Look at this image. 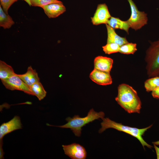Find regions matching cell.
I'll list each match as a JSON object with an SVG mask.
<instances>
[{
  "label": "cell",
  "mask_w": 159,
  "mask_h": 159,
  "mask_svg": "<svg viewBox=\"0 0 159 159\" xmlns=\"http://www.w3.org/2000/svg\"><path fill=\"white\" fill-rule=\"evenodd\" d=\"M94 69L109 72L112 67L113 59L109 57L98 56L94 60Z\"/></svg>",
  "instance_id": "obj_12"
},
{
  "label": "cell",
  "mask_w": 159,
  "mask_h": 159,
  "mask_svg": "<svg viewBox=\"0 0 159 159\" xmlns=\"http://www.w3.org/2000/svg\"><path fill=\"white\" fill-rule=\"evenodd\" d=\"M42 8L49 18H55L66 11V9L62 2L52 3L43 7Z\"/></svg>",
  "instance_id": "obj_11"
},
{
  "label": "cell",
  "mask_w": 159,
  "mask_h": 159,
  "mask_svg": "<svg viewBox=\"0 0 159 159\" xmlns=\"http://www.w3.org/2000/svg\"><path fill=\"white\" fill-rule=\"evenodd\" d=\"M12 67L4 62L0 61V78L5 80L16 75Z\"/></svg>",
  "instance_id": "obj_16"
},
{
  "label": "cell",
  "mask_w": 159,
  "mask_h": 159,
  "mask_svg": "<svg viewBox=\"0 0 159 159\" xmlns=\"http://www.w3.org/2000/svg\"><path fill=\"white\" fill-rule=\"evenodd\" d=\"M65 154L72 159H85L87 152L82 145L76 143L67 145H62Z\"/></svg>",
  "instance_id": "obj_7"
},
{
  "label": "cell",
  "mask_w": 159,
  "mask_h": 159,
  "mask_svg": "<svg viewBox=\"0 0 159 159\" xmlns=\"http://www.w3.org/2000/svg\"><path fill=\"white\" fill-rule=\"evenodd\" d=\"M130 5L131 14L127 21L130 27L137 30L146 24L148 19L147 14L144 11H139L132 0H127Z\"/></svg>",
  "instance_id": "obj_5"
},
{
  "label": "cell",
  "mask_w": 159,
  "mask_h": 159,
  "mask_svg": "<svg viewBox=\"0 0 159 159\" xmlns=\"http://www.w3.org/2000/svg\"><path fill=\"white\" fill-rule=\"evenodd\" d=\"M105 115L103 112L101 111L97 112L95 111L93 109H92L85 117H81L79 115H75L72 118L69 117L67 118L66 120L67 122L64 125L54 126L48 124H47V125L61 128H70L76 136L80 137L81 134L82 127L96 120L103 119Z\"/></svg>",
  "instance_id": "obj_2"
},
{
  "label": "cell",
  "mask_w": 159,
  "mask_h": 159,
  "mask_svg": "<svg viewBox=\"0 0 159 159\" xmlns=\"http://www.w3.org/2000/svg\"><path fill=\"white\" fill-rule=\"evenodd\" d=\"M154 148L156 151L157 159H159V148L155 145H153Z\"/></svg>",
  "instance_id": "obj_26"
},
{
  "label": "cell",
  "mask_w": 159,
  "mask_h": 159,
  "mask_svg": "<svg viewBox=\"0 0 159 159\" xmlns=\"http://www.w3.org/2000/svg\"><path fill=\"white\" fill-rule=\"evenodd\" d=\"M4 85L7 89L11 90H19L28 94L34 95L30 87L25 83L17 75L1 80Z\"/></svg>",
  "instance_id": "obj_6"
},
{
  "label": "cell",
  "mask_w": 159,
  "mask_h": 159,
  "mask_svg": "<svg viewBox=\"0 0 159 159\" xmlns=\"http://www.w3.org/2000/svg\"><path fill=\"white\" fill-rule=\"evenodd\" d=\"M30 87L34 95L36 96L39 100H42L46 96L47 92L40 81L32 85Z\"/></svg>",
  "instance_id": "obj_18"
},
{
  "label": "cell",
  "mask_w": 159,
  "mask_h": 159,
  "mask_svg": "<svg viewBox=\"0 0 159 159\" xmlns=\"http://www.w3.org/2000/svg\"><path fill=\"white\" fill-rule=\"evenodd\" d=\"M0 5V26L4 29H9L14 24L11 17L6 14Z\"/></svg>",
  "instance_id": "obj_17"
},
{
  "label": "cell",
  "mask_w": 159,
  "mask_h": 159,
  "mask_svg": "<svg viewBox=\"0 0 159 159\" xmlns=\"http://www.w3.org/2000/svg\"><path fill=\"white\" fill-rule=\"evenodd\" d=\"M107 24L114 29H120L124 30L128 34V30L130 26L127 21H123L118 18L111 16L108 20Z\"/></svg>",
  "instance_id": "obj_15"
},
{
  "label": "cell",
  "mask_w": 159,
  "mask_h": 159,
  "mask_svg": "<svg viewBox=\"0 0 159 159\" xmlns=\"http://www.w3.org/2000/svg\"><path fill=\"white\" fill-rule=\"evenodd\" d=\"M3 144V141H0V159H2L4 158V153L2 148V145Z\"/></svg>",
  "instance_id": "obj_25"
},
{
  "label": "cell",
  "mask_w": 159,
  "mask_h": 159,
  "mask_svg": "<svg viewBox=\"0 0 159 159\" xmlns=\"http://www.w3.org/2000/svg\"><path fill=\"white\" fill-rule=\"evenodd\" d=\"M115 100L125 111L129 113H139L141 102L136 91L128 85L123 83L118 87Z\"/></svg>",
  "instance_id": "obj_1"
},
{
  "label": "cell",
  "mask_w": 159,
  "mask_h": 159,
  "mask_svg": "<svg viewBox=\"0 0 159 159\" xmlns=\"http://www.w3.org/2000/svg\"><path fill=\"white\" fill-rule=\"evenodd\" d=\"M106 26L107 34V43H115L121 46L128 42L125 37L119 36L114 29L107 24H106Z\"/></svg>",
  "instance_id": "obj_14"
},
{
  "label": "cell",
  "mask_w": 159,
  "mask_h": 159,
  "mask_svg": "<svg viewBox=\"0 0 159 159\" xmlns=\"http://www.w3.org/2000/svg\"><path fill=\"white\" fill-rule=\"evenodd\" d=\"M18 0H0L1 4L4 11L8 14V10L11 6Z\"/></svg>",
  "instance_id": "obj_23"
},
{
  "label": "cell",
  "mask_w": 159,
  "mask_h": 159,
  "mask_svg": "<svg viewBox=\"0 0 159 159\" xmlns=\"http://www.w3.org/2000/svg\"><path fill=\"white\" fill-rule=\"evenodd\" d=\"M159 87V76L150 77L145 82L144 87L147 92H152Z\"/></svg>",
  "instance_id": "obj_19"
},
{
  "label": "cell",
  "mask_w": 159,
  "mask_h": 159,
  "mask_svg": "<svg viewBox=\"0 0 159 159\" xmlns=\"http://www.w3.org/2000/svg\"><path fill=\"white\" fill-rule=\"evenodd\" d=\"M111 17L107 5L105 3L100 4L93 16L91 18V22L94 25L106 24Z\"/></svg>",
  "instance_id": "obj_8"
},
{
  "label": "cell",
  "mask_w": 159,
  "mask_h": 159,
  "mask_svg": "<svg viewBox=\"0 0 159 159\" xmlns=\"http://www.w3.org/2000/svg\"><path fill=\"white\" fill-rule=\"evenodd\" d=\"M90 77L93 82L100 85H106L112 83V79L110 73L95 69L90 73Z\"/></svg>",
  "instance_id": "obj_10"
},
{
  "label": "cell",
  "mask_w": 159,
  "mask_h": 159,
  "mask_svg": "<svg viewBox=\"0 0 159 159\" xmlns=\"http://www.w3.org/2000/svg\"><path fill=\"white\" fill-rule=\"evenodd\" d=\"M120 46L115 43H107L102 47L103 50L106 54H110L119 52Z\"/></svg>",
  "instance_id": "obj_21"
},
{
  "label": "cell",
  "mask_w": 159,
  "mask_h": 159,
  "mask_svg": "<svg viewBox=\"0 0 159 159\" xmlns=\"http://www.w3.org/2000/svg\"><path fill=\"white\" fill-rule=\"evenodd\" d=\"M149 77L159 75V39L152 42L146 51L145 58Z\"/></svg>",
  "instance_id": "obj_4"
},
{
  "label": "cell",
  "mask_w": 159,
  "mask_h": 159,
  "mask_svg": "<svg viewBox=\"0 0 159 159\" xmlns=\"http://www.w3.org/2000/svg\"><path fill=\"white\" fill-rule=\"evenodd\" d=\"M151 94L154 98L159 99V87L152 91Z\"/></svg>",
  "instance_id": "obj_24"
},
{
  "label": "cell",
  "mask_w": 159,
  "mask_h": 159,
  "mask_svg": "<svg viewBox=\"0 0 159 159\" xmlns=\"http://www.w3.org/2000/svg\"><path fill=\"white\" fill-rule=\"evenodd\" d=\"M137 50L136 44L128 42L120 47L119 52L124 54H133Z\"/></svg>",
  "instance_id": "obj_20"
},
{
  "label": "cell",
  "mask_w": 159,
  "mask_h": 159,
  "mask_svg": "<svg viewBox=\"0 0 159 159\" xmlns=\"http://www.w3.org/2000/svg\"><path fill=\"white\" fill-rule=\"evenodd\" d=\"M17 75L29 87L34 84L39 82V78L37 73L31 66L28 67L27 72L25 73Z\"/></svg>",
  "instance_id": "obj_13"
},
{
  "label": "cell",
  "mask_w": 159,
  "mask_h": 159,
  "mask_svg": "<svg viewBox=\"0 0 159 159\" xmlns=\"http://www.w3.org/2000/svg\"><path fill=\"white\" fill-rule=\"evenodd\" d=\"M152 143L153 145H159V140L153 142H152Z\"/></svg>",
  "instance_id": "obj_27"
},
{
  "label": "cell",
  "mask_w": 159,
  "mask_h": 159,
  "mask_svg": "<svg viewBox=\"0 0 159 159\" xmlns=\"http://www.w3.org/2000/svg\"><path fill=\"white\" fill-rule=\"evenodd\" d=\"M158 76H159V75Z\"/></svg>",
  "instance_id": "obj_29"
},
{
  "label": "cell",
  "mask_w": 159,
  "mask_h": 159,
  "mask_svg": "<svg viewBox=\"0 0 159 159\" xmlns=\"http://www.w3.org/2000/svg\"><path fill=\"white\" fill-rule=\"evenodd\" d=\"M22 128L20 117L15 116L7 122L2 123L0 126V141H3L4 136L15 130Z\"/></svg>",
  "instance_id": "obj_9"
},
{
  "label": "cell",
  "mask_w": 159,
  "mask_h": 159,
  "mask_svg": "<svg viewBox=\"0 0 159 159\" xmlns=\"http://www.w3.org/2000/svg\"><path fill=\"white\" fill-rule=\"evenodd\" d=\"M61 2L58 0H31V5L32 6H38L42 8L49 4Z\"/></svg>",
  "instance_id": "obj_22"
},
{
  "label": "cell",
  "mask_w": 159,
  "mask_h": 159,
  "mask_svg": "<svg viewBox=\"0 0 159 159\" xmlns=\"http://www.w3.org/2000/svg\"><path fill=\"white\" fill-rule=\"evenodd\" d=\"M26 1L29 6H31V0H24Z\"/></svg>",
  "instance_id": "obj_28"
},
{
  "label": "cell",
  "mask_w": 159,
  "mask_h": 159,
  "mask_svg": "<svg viewBox=\"0 0 159 159\" xmlns=\"http://www.w3.org/2000/svg\"><path fill=\"white\" fill-rule=\"evenodd\" d=\"M102 119V122L101 123V128L99 130V133H101L108 128H113L135 138L139 140L144 148L145 146L150 148L152 147L151 145L147 143L142 137L145 132L150 128L152 125L143 128L139 129L124 125L121 123L112 121L108 118H103Z\"/></svg>",
  "instance_id": "obj_3"
}]
</instances>
